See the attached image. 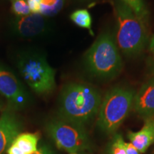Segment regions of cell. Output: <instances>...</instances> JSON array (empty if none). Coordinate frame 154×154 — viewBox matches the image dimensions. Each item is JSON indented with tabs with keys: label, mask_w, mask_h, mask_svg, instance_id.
Instances as JSON below:
<instances>
[{
	"label": "cell",
	"mask_w": 154,
	"mask_h": 154,
	"mask_svg": "<svg viewBox=\"0 0 154 154\" xmlns=\"http://www.w3.org/2000/svg\"><path fill=\"white\" fill-rule=\"evenodd\" d=\"M102 97L94 86L85 83H71L63 87L59 99L61 119L84 126L99 113Z\"/></svg>",
	"instance_id": "1"
},
{
	"label": "cell",
	"mask_w": 154,
	"mask_h": 154,
	"mask_svg": "<svg viewBox=\"0 0 154 154\" xmlns=\"http://www.w3.org/2000/svg\"><path fill=\"white\" fill-rule=\"evenodd\" d=\"M116 30L115 41L119 49L129 57L138 55L148 40L144 22L122 2L115 5Z\"/></svg>",
	"instance_id": "2"
},
{
	"label": "cell",
	"mask_w": 154,
	"mask_h": 154,
	"mask_svg": "<svg viewBox=\"0 0 154 154\" xmlns=\"http://www.w3.org/2000/svg\"><path fill=\"white\" fill-rule=\"evenodd\" d=\"M85 64L92 75L103 79H111L120 74L122 59L111 34H102L96 40L86 51Z\"/></svg>",
	"instance_id": "3"
},
{
	"label": "cell",
	"mask_w": 154,
	"mask_h": 154,
	"mask_svg": "<svg viewBox=\"0 0 154 154\" xmlns=\"http://www.w3.org/2000/svg\"><path fill=\"white\" fill-rule=\"evenodd\" d=\"M135 93L126 87H114L102 99L97 125L103 132L112 134L118 130L134 106Z\"/></svg>",
	"instance_id": "4"
},
{
	"label": "cell",
	"mask_w": 154,
	"mask_h": 154,
	"mask_svg": "<svg viewBox=\"0 0 154 154\" xmlns=\"http://www.w3.org/2000/svg\"><path fill=\"white\" fill-rule=\"evenodd\" d=\"M18 69L29 86L39 94L50 93L54 89L55 70L42 55H24L19 59Z\"/></svg>",
	"instance_id": "5"
},
{
	"label": "cell",
	"mask_w": 154,
	"mask_h": 154,
	"mask_svg": "<svg viewBox=\"0 0 154 154\" xmlns=\"http://www.w3.org/2000/svg\"><path fill=\"white\" fill-rule=\"evenodd\" d=\"M47 131L59 149L69 153L84 151L91 145L84 126L61 118L50 121Z\"/></svg>",
	"instance_id": "6"
},
{
	"label": "cell",
	"mask_w": 154,
	"mask_h": 154,
	"mask_svg": "<svg viewBox=\"0 0 154 154\" xmlns=\"http://www.w3.org/2000/svg\"><path fill=\"white\" fill-rule=\"evenodd\" d=\"M0 94L16 108H22L28 101L24 86L12 72L0 66Z\"/></svg>",
	"instance_id": "7"
},
{
	"label": "cell",
	"mask_w": 154,
	"mask_h": 154,
	"mask_svg": "<svg viewBox=\"0 0 154 154\" xmlns=\"http://www.w3.org/2000/svg\"><path fill=\"white\" fill-rule=\"evenodd\" d=\"M13 32L23 38H32L42 35L47 29V22L40 14H30L17 17L11 24Z\"/></svg>",
	"instance_id": "8"
},
{
	"label": "cell",
	"mask_w": 154,
	"mask_h": 154,
	"mask_svg": "<svg viewBox=\"0 0 154 154\" xmlns=\"http://www.w3.org/2000/svg\"><path fill=\"white\" fill-rule=\"evenodd\" d=\"M22 128V123L14 113L11 111L2 113L0 117V154L7 151Z\"/></svg>",
	"instance_id": "9"
},
{
	"label": "cell",
	"mask_w": 154,
	"mask_h": 154,
	"mask_svg": "<svg viewBox=\"0 0 154 154\" xmlns=\"http://www.w3.org/2000/svg\"><path fill=\"white\" fill-rule=\"evenodd\" d=\"M133 108L144 119L154 116V78L149 79L135 94Z\"/></svg>",
	"instance_id": "10"
},
{
	"label": "cell",
	"mask_w": 154,
	"mask_h": 154,
	"mask_svg": "<svg viewBox=\"0 0 154 154\" xmlns=\"http://www.w3.org/2000/svg\"><path fill=\"white\" fill-rule=\"evenodd\" d=\"M128 138L140 153H145L154 143V116L145 119L141 129L137 132H128Z\"/></svg>",
	"instance_id": "11"
},
{
	"label": "cell",
	"mask_w": 154,
	"mask_h": 154,
	"mask_svg": "<svg viewBox=\"0 0 154 154\" xmlns=\"http://www.w3.org/2000/svg\"><path fill=\"white\" fill-rule=\"evenodd\" d=\"M40 136L37 133H20L7 149V154H32L37 151Z\"/></svg>",
	"instance_id": "12"
},
{
	"label": "cell",
	"mask_w": 154,
	"mask_h": 154,
	"mask_svg": "<svg viewBox=\"0 0 154 154\" xmlns=\"http://www.w3.org/2000/svg\"><path fill=\"white\" fill-rule=\"evenodd\" d=\"M70 19L76 26L88 29L93 34L91 29L92 18L87 9H77L71 14Z\"/></svg>",
	"instance_id": "13"
},
{
	"label": "cell",
	"mask_w": 154,
	"mask_h": 154,
	"mask_svg": "<svg viewBox=\"0 0 154 154\" xmlns=\"http://www.w3.org/2000/svg\"><path fill=\"white\" fill-rule=\"evenodd\" d=\"M65 0H42L39 14L44 17L54 16L63 8Z\"/></svg>",
	"instance_id": "14"
},
{
	"label": "cell",
	"mask_w": 154,
	"mask_h": 154,
	"mask_svg": "<svg viewBox=\"0 0 154 154\" xmlns=\"http://www.w3.org/2000/svg\"><path fill=\"white\" fill-rule=\"evenodd\" d=\"M128 6L137 16L146 22L148 17V10L146 9L144 0H121Z\"/></svg>",
	"instance_id": "15"
},
{
	"label": "cell",
	"mask_w": 154,
	"mask_h": 154,
	"mask_svg": "<svg viewBox=\"0 0 154 154\" xmlns=\"http://www.w3.org/2000/svg\"><path fill=\"white\" fill-rule=\"evenodd\" d=\"M11 11L17 17L27 16L32 14L26 0H11Z\"/></svg>",
	"instance_id": "16"
},
{
	"label": "cell",
	"mask_w": 154,
	"mask_h": 154,
	"mask_svg": "<svg viewBox=\"0 0 154 154\" xmlns=\"http://www.w3.org/2000/svg\"><path fill=\"white\" fill-rule=\"evenodd\" d=\"M110 154H126V142L124 141L123 136L121 134H115L111 141L110 149Z\"/></svg>",
	"instance_id": "17"
},
{
	"label": "cell",
	"mask_w": 154,
	"mask_h": 154,
	"mask_svg": "<svg viewBox=\"0 0 154 154\" xmlns=\"http://www.w3.org/2000/svg\"><path fill=\"white\" fill-rule=\"evenodd\" d=\"M32 14H39L42 0H26Z\"/></svg>",
	"instance_id": "18"
},
{
	"label": "cell",
	"mask_w": 154,
	"mask_h": 154,
	"mask_svg": "<svg viewBox=\"0 0 154 154\" xmlns=\"http://www.w3.org/2000/svg\"><path fill=\"white\" fill-rule=\"evenodd\" d=\"M147 73L149 74V79L154 78V56L148 60Z\"/></svg>",
	"instance_id": "19"
},
{
	"label": "cell",
	"mask_w": 154,
	"mask_h": 154,
	"mask_svg": "<svg viewBox=\"0 0 154 154\" xmlns=\"http://www.w3.org/2000/svg\"><path fill=\"white\" fill-rule=\"evenodd\" d=\"M32 154H54L53 150L48 146H44L38 148L37 151Z\"/></svg>",
	"instance_id": "20"
},
{
	"label": "cell",
	"mask_w": 154,
	"mask_h": 154,
	"mask_svg": "<svg viewBox=\"0 0 154 154\" xmlns=\"http://www.w3.org/2000/svg\"><path fill=\"white\" fill-rule=\"evenodd\" d=\"M126 154H140L139 151L131 143H126Z\"/></svg>",
	"instance_id": "21"
},
{
	"label": "cell",
	"mask_w": 154,
	"mask_h": 154,
	"mask_svg": "<svg viewBox=\"0 0 154 154\" xmlns=\"http://www.w3.org/2000/svg\"><path fill=\"white\" fill-rule=\"evenodd\" d=\"M149 49H150V51H151V53L153 54V55L154 56V36H152L151 40H150Z\"/></svg>",
	"instance_id": "22"
},
{
	"label": "cell",
	"mask_w": 154,
	"mask_h": 154,
	"mask_svg": "<svg viewBox=\"0 0 154 154\" xmlns=\"http://www.w3.org/2000/svg\"><path fill=\"white\" fill-rule=\"evenodd\" d=\"M70 154H77V153H70Z\"/></svg>",
	"instance_id": "23"
},
{
	"label": "cell",
	"mask_w": 154,
	"mask_h": 154,
	"mask_svg": "<svg viewBox=\"0 0 154 154\" xmlns=\"http://www.w3.org/2000/svg\"><path fill=\"white\" fill-rule=\"evenodd\" d=\"M0 109H1V103H0Z\"/></svg>",
	"instance_id": "24"
},
{
	"label": "cell",
	"mask_w": 154,
	"mask_h": 154,
	"mask_svg": "<svg viewBox=\"0 0 154 154\" xmlns=\"http://www.w3.org/2000/svg\"></svg>",
	"instance_id": "25"
}]
</instances>
